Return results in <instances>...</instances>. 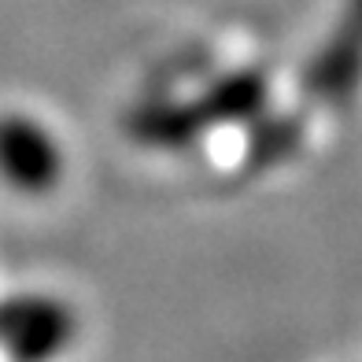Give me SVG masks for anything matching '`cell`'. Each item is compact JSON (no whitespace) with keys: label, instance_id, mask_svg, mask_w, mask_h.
<instances>
[{"label":"cell","instance_id":"cell-1","mask_svg":"<svg viewBox=\"0 0 362 362\" xmlns=\"http://www.w3.org/2000/svg\"><path fill=\"white\" fill-rule=\"evenodd\" d=\"M78 318L56 296H11L0 303V348L11 362H52L74 344Z\"/></svg>","mask_w":362,"mask_h":362},{"label":"cell","instance_id":"cell-2","mask_svg":"<svg viewBox=\"0 0 362 362\" xmlns=\"http://www.w3.org/2000/svg\"><path fill=\"white\" fill-rule=\"evenodd\" d=\"M362 86V0H348L333 34L315 52L303 74L307 100L322 107H348Z\"/></svg>","mask_w":362,"mask_h":362},{"label":"cell","instance_id":"cell-3","mask_svg":"<svg viewBox=\"0 0 362 362\" xmlns=\"http://www.w3.org/2000/svg\"><path fill=\"white\" fill-rule=\"evenodd\" d=\"M63 156L52 134L30 115H0V181L15 192L45 196L59 185Z\"/></svg>","mask_w":362,"mask_h":362}]
</instances>
